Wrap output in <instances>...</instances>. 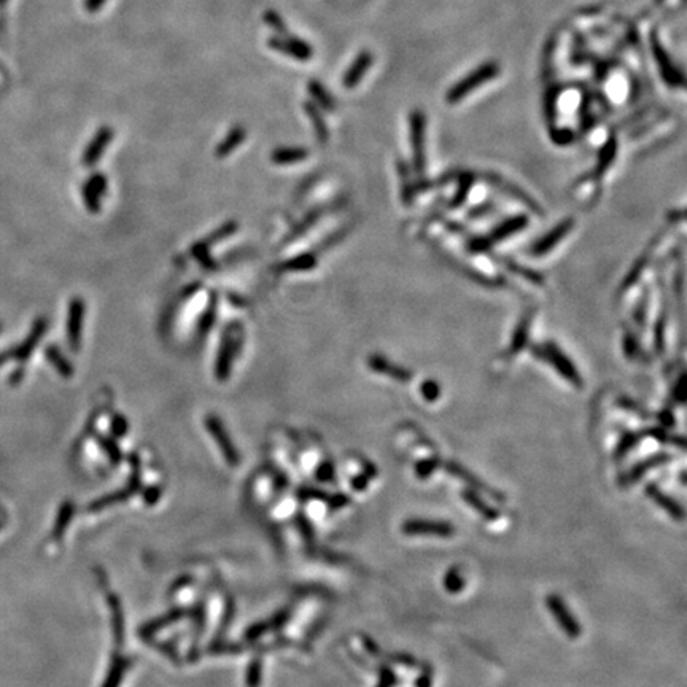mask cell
<instances>
[{
  "label": "cell",
  "mask_w": 687,
  "mask_h": 687,
  "mask_svg": "<svg viewBox=\"0 0 687 687\" xmlns=\"http://www.w3.org/2000/svg\"><path fill=\"white\" fill-rule=\"evenodd\" d=\"M245 135H247L245 128L234 126L226 134V137H224V139L221 140L220 145L217 147L215 154L218 156V158H224V156H228L231 152H233V150H236L243 140H245Z\"/></svg>",
  "instance_id": "18"
},
{
  "label": "cell",
  "mask_w": 687,
  "mask_h": 687,
  "mask_svg": "<svg viewBox=\"0 0 687 687\" xmlns=\"http://www.w3.org/2000/svg\"><path fill=\"white\" fill-rule=\"evenodd\" d=\"M309 156V152L305 148L301 147H280L276 148L271 154L272 162L280 166L286 164H295V162L304 161Z\"/></svg>",
  "instance_id": "17"
},
{
  "label": "cell",
  "mask_w": 687,
  "mask_h": 687,
  "mask_svg": "<svg viewBox=\"0 0 687 687\" xmlns=\"http://www.w3.org/2000/svg\"><path fill=\"white\" fill-rule=\"evenodd\" d=\"M317 265V258L312 253H304L299 255L296 258H291L286 261L284 265L285 271H293V272H301V271H310L314 269Z\"/></svg>",
  "instance_id": "25"
},
{
  "label": "cell",
  "mask_w": 687,
  "mask_h": 687,
  "mask_svg": "<svg viewBox=\"0 0 687 687\" xmlns=\"http://www.w3.org/2000/svg\"><path fill=\"white\" fill-rule=\"evenodd\" d=\"M574 226V220H565V221H561L560 224H557L551 233H547L541 237V239L535 243L533 248H532V253L533 256H542V255H546L547 252H551L552 248H555L559 245V243L565 239V237L568 236V233L573 229Z\"/></svg>",
  "instance_id": "9"
},
{
  "label": "cell",
  "mask_w": 687,
  "mask_h": 687,
  "mask_svg": "<svg viewBox=\"0 0 687 687\" xmlns=\"http://www.w3.org/2000/svg\"><path fill=\"white\" fill-rule=\"evenodd\" d=\"M641 438H645L643 433H627L622 436V439L619 441V446L616 449V458L619 460L624 455H627L632 449L638 444Z\"/></svg>",
  "instance_id": "29"
},
{
  "label": "cell",
  "mask_w": 687,
  "mask_h": 687,
  "mask_svg": "<svg viewBox=\"0 0 687 687\" xmlns=\"http://www.w3.org/2000/svg\"><path fill=\"white\" fill-rule=\"evenodd\" d=\"M670 460H671L670 454H655V455H652V457H648L643 461H640V463H636L635 466L630 468V471L624 474V478L621 479V484L622 485L633 484V482H636V480H640L643 476H645L648 471H651L652 468L665 465Z\"/></svg>",
  "instance_id": "11"
},
{
  "label": "cell",
  "mask_w": 687,
  "mask_h": 687,
  "mask_svg": "<svg viewBox=\"0 0 687 687\" xmlns=\"http://www.w3.org/2000/svg\"><path fill=\"white\" fill-rule=\"evenodd\" d=\"M541 357H545L546 361H549L555 370H557L561 376H564L568 382L573 384V385H576V387H583V380H580V376H579V372L576 371V367H574V365L571 363L570 360L566 358V355L559 351L557 347L554 346V344H546L545 348L540 352Z\"/></svg>",
  "instance_id": "5"
},
{
  "label": "cell",
  "mask_w": 687,
  "mask_h": 687,
  "mask_svg": "<svg viewBox=\"0 0 687 687\" xmlns=\"http://www.w3.org/2000/svg\"><path fill=\"white\" fill-rule=\"evenodd\" d=\"M47 328H48V322L45 320V318H39V320L34 323L32 329H30V334L28 337V341H24L20 347L13 348V351H8V352L0 355V365H4L5 361H8V360H20V361L28 360L29 355L32 353L35 346L43 337V334H45Z\"/></svg>",
  "instance_id": "6"
},
{
  "label": "cell",
  "mask_w": 687,
  "mask_h": 687,
  "mask_svg": "<svg viewBox=\"0 0 687 687\" xmlns=\"http://www.w3.org/2000/svg\"><path fill=\"white\" fill-rule=\"evenodd\" d=\"M444 468H446L449 474H452V476L461 479V480H463V482L473 485L474 489H478L479 492L487 493V495H490L492 498L498 499V501H504V498H503L501 493H499L498 490H493L492 487H489L485 482H482V480H480L479 478L474 476V474L471 471L465 470V468L461 466V465L454 463V461H447V463H444Z\"/></svg>",
  "instance_id": "12"
},
{
  "label": "cell",
  "mask_w": 687,
  "mask_h": 687,
  "mask_svg": "<svg viewBox=\"0 0 687 687\" xmlns=\"http://www.w3.org/2000/svg\"><path fill=\"white\" fill-rule=\"evenodd\" d=\"M461 498H463L465 503L470 504L480 517H484L485 521L493 522L499 519V512L495 508H492L489 503L484 501V498L479 497V493L476 490H471V489L463 490L461 492Z\"/></svg>",
  "instance_id": "16"
},
{
  "label": "cell",
  "mask_w": 687,
  "mask_h": 687,
  "mask_svg": "<svg viewBox=\"0 0 687 687\" xmlns=\"http://www.w3.org/2000/svg\"><path fill=\"white\" fill-rule=\"evenodd\" d=\"M304 110H305V114H308L312 124H314V130L318 137V140L324 143L328 139V129H327V123H324L323 116L320 114V110H318V107L314 102H305Z\"/></svg>",
  "instance_id": "21"
},
{
  "label": "cell",
  "mask_w": 687,
  "mask_h": 687,
  "mask_svg": "<svg viewBox=\"0 0 687 687\" xmlns=\"http://www.w3.org/2000/svg\"><path fill=\"white\" fill-rule=\"evenodd\" d=\"M83 318H85V303L81 298H73L71 305H68V318H67V341L72 351L77 352L81 342V331H83Z\"/></svg>",
  "instance_id": "7"
},
{
  "label": "cell",
  "mask_w": 687,
  "mask_h": 687,
  "mask_svg": "<svg viewBox=\"0 0 687 687\" xmlns=\"http://www.w3.org/2000/svg\"><path fill=\"white\" fill-rule=\"evenodd\" d=\"M530 322H532V317H525V320H523L519 324V328L516 329V334H514V337H512V346H511V352L512 353H517V352L521 351V348L525 347L527 337H528Z\"/></svg>",
  "instance_id": "27"
},
{
  "label": "cell",
  "mask_w": 687,
  "mask_h": 687,
  "mask_svg": "<svg viewBox=\"0 0 687 687\" xmlns=\"http://www.w3.org/2000/svg\"><path fill=\"white\" fill-rule=\"evenodd\" d=\"M422 393L427 401H436L439 398V387L432 382V380H427L422 387Z\"/></svg>",
  "instance_id": "33"
},
{
  "label": "cell",
  "mask_w": 687,
  "mask_h": 687,
  "mask_svg": "<svg viewBox=\"0 0 687 687\" xmlns=\"http://www.w3.org/2000/svg\"><path fill=\"white\" fill-rule=\"evenodd\" d=\"M45 353H47V360L54 366V370L58 371L61 376H64V377L72 376L73 367L71 365V361L62 357V353L58 347H54V346L48 347Z\"/></svg>",
  "instance_id": "23"
},
{
  "label": "cell",
  "mask_w": 687,
  "mask_h": 687,
  "mask_svg": "<svg viewBox=\"0 0 687 687\" xmlns=\"http://www.w3.org/2000/svg\"><path fill=\"white\" fill-rule=\"evenodd\" d=\"M401 530L408 536H438V538H451L455 533L452 523L430 519H409L403 523Z\"/></svg>",
  "instance_id": "2"
},
{
  "label": "cell",
  "mask_w": 687,
  "mask_h": 687,
  "mask_svg": "<svg viewBox=\"0 0 687 687\" xmlns=\"http://www.w3.org/2000/svg\"><path fill=\"white\" fill-rule=\"evenodd\" d=\"M81 195H83L86 209H88L91 214H97V212L101 210V196L97 195L96 190L90 185V182H86L83 185V193H81Z\"/></svg>",
  "instance_id": "30"
},
{
  "label": "cell",
  "mask_w": 687,
  "mask_h": 687,
  "mask_svg": "<svg viewBox=\"0 0 687 687\" xmlns=\"http://www.w3.org/2000/svg\"><path fill=\"white\" fill-rule=\"evenodd\" d=\"M236 355V342L228 331L224 333L221 339L220 351H218L217 363H215V376L220 380H226L231 376V366Z\"/></svg>",
  "instance_id": "10"
},
{
  "label": "cell",
  "mask_w": 687,
  "mask_h": 687,
  "mask_svg": "<svg viewBox=\"0 0 687 687\" xmlns=\"http://www.w3.org/2000/svg\"><path fill=\"white\" fill-rule=\"evenodd\" d=\"M525 224H527V218L525 217L511 218V220L504 221L501 224V226H498L495 231H493L490 241L492 242H498V241L508 239V237L514 236L516 233H519V231H522L523 228H525Z\"/></svg>",
  "instance_id": "19"
},
{
  "label": "cell",
  "mask_w": 687,
  "mask_h": 687,
  "mask_svg": "<svg viewBox=\"0 0 687 687\" xmlns=\"http://www.w3.org/2000/svg\"><path fill=\"white\" fill-rule=\"evenodd\" d=\"M7 2H8V0H0V8L5 7V4H7Z\"/></svg>",
  "instance_id": "35"
},
{
  "label": "cell",
  "mask_w": 687,
  "mask_h": 687,
  "mask_svg": "<svg viewBox=\"0 0 687 687\" xmlns=\"http://www.w3.org/2000/svg\"><path fill=\"white\" fill-rule=\"evenodd\" d=\"M646 493H648V497L652 499V501L660 506L662 509H664L668 516L673 517L674 521H678L681 522L684 519V509H683V506H681L676 499H673L671 497H668L665 492H662L659 489V485H655V484H649L646 487Z\"/></svg>",
  "instance_id": "14"
},
{
  "label": "cell",
  "mask_w": 687,
  "mask_h": 687,
  "mask_svg": "<svg viewBox=\"0 0 687 687\" xmlns=\"http://www.w3.org/2000/svg\"><path fill=\"white\" fill-rule=\"evenodd\" d=\"M444 589L449 593H458L465 589V578L457 568H451L444 578Z\"/></svg>",
  "instance_id": "28"
},
{
  "label": "cell",
  "mask_w": 687,
  "mask_h": 687,
  "mask_svg": "<svg viewBox=\"0 0 687 687\" xmlns=\"http://www.w3.org/2000/svg\"><path fill=\"white\" fill-rule=\"evenodd\" d=\"M412 150H414V164L418 172L425 167V120L422 114L412 115Z\"/></svg>",
  "instance_id": "13"
},
{
  "label": "cell",
  "mask_w": 687,
  "mask_h": 687,
  "mask_svg": "<svg viewBox=\"0 0 687 687\" xmlns=\"http://www.w3.org/2000/svg\"><path fill=\"white\" fill-rule=\"evenodd\" d=\"M439 465H441L439 458H428V460L418 461L415 465V476L418 479H428Z\"/></svg>",
  "instance_id": "31"
},
{
  "label": "cell",
  "mask_w": 687,
  "mask_h": 687,
  "mask_svg": "<svg viewBox=\"0 0 687 687\" xmlns=\"http://www.w3.org/2000/svg\"><path fill=\"white\" fill-rule=\"evenodd\" d=\"M263 20L265 23L269 26L274 32H276V35H286L288 34V29H286V23L285 20L282 18V15L279 13V11L276 10H266L265 11V15H263Z\"/></svg>",
  "instance_id": "26"
},
{
  "label": "cell",
  "mask_w": 687,
  "mask_h": 687,
  "mask_svg": "<svg viewBox=\"0 0 687 687\" xmlns=\"http://www.w3.org/2000/svg\"><path fill=\"white\" fill-rule=\"evenodd\" d=\"M105 4H107V0H85L83 7L88 13H96V11L101 10Z\"/></svg>",
  "instance_id": "34"
},
{
  "label": "cell",
  "mask_w": 687,
  "mask_h": 687,
  "mask_svg": "<svg viewBox=\"0 0 687 687\" xmlns=\"http://www.w3.org/2000/svg\"><path fill=\"white\" fill-rule=\"evenodd\" d=\"M546 604H547L549 611L552 613L554 619L557 621L560 628L566 633L568 638H573V640L579 638V635H580V632H583V630H580L578 619L570 613V609H568V607L565 604L564 600H561V597L549 595L546 598Z\"/></svg>",
  "instance_id": "4"
},
{
  "label": "cell",
  "mask_w": 687,
  "mask_h": 687,
  "mask_svg": "<svg viewBox=\"0 0 687 687\" xmlns=\"http://www.w3.org/2000/svg\"><path fill=\"white\" fill-rule=\"evenodd\" d=\"M372 64V54L370 51H361L355 61L352 62V66L348 67V71L346 72L342 78V83L346 88L352 90L357 86L361 78L365 77V73L367 72V68Z\"/></svg>",
  "instance_id": "15"
},
{
  "label": "cell",
  "mask_w": 687,
  "mask_h": 687,
  "mask_svg": "<svg viewBox=\"0 0 687 687\" xmlns=\"http://www.w3.org/2000/svg\"><path fill=\"white\" fill-rule=\"evenodd\" d=\"M370 365H371V367H372L374 371L382 372V374H385V376L395 377V379H399V380H409V377H411V374L408 371L401 370V367L393 366L391 363H389V361H387L382 357H372V358H370Z\"/></svg>",
  "instance_id": "22"
},
{
  "label": "cell",
  "mask_w": 687,
  "mask_h": 687,
  "mask_svg": "<svg viewBox=\"0 0 687 687\" xmlns=\"http://www.w3.org/2000/svg\"><path fill=\"white\" fill-rule=\"evenodd\" d=\"M207 427L210 430V433L214 434V438L220 442L221 444V449L226 454H229V457L231 458H234V452H233V447H231V442L228 439V436L226 433H224V430L221 427V423L220 420H218L217 417H209L207 418Z\"/></svg>",
  "instance_id": "24"
},
{
  "label": "cell",
  "mask_w": 687,
  "mask_h": 687,
  "mask_svg": "<svg viewBox=\"0 0 687 687\" xmlns=\"http://www.w3.org/2000/svg\"><path fill=\"white\" fill-rule=\"evenodd\" d=\"M111 139H114V129L110 126H102L97 130L96 135L92 137V140L88 143V147L85 148L83 153V164L86 167L95 166L96 162L101 159V156L104 154L105 150L110 145Z\"/></svg>",
  "instance_id": "8"
},
{
  "label": "cell",
  "mask_w": 687,
  "mask_h": 687,
  "mask_svg": "<svg viewBox=\"0 0 687 687\" xmlns=\"http://www.w3.org/2000/svg\"><path fill=\"white\" fill-rule=\"evenodd\" d=\"M614 156H616V143L611 142L604 147L602 154H600V161L597 164V174H603L607 171V169L611 166V162L614 161Z\"/></svg>",
  "instance_id": "32"
},
{
  "label": "cell",
  "mask_w": 687,
  "mask_h": 687,
  "mask_svg": "<svg viewBox=\"0 0 687 687\" xmlns=\"http://www.w3.org/2000/svg\"><path fill=\"white\" fill-rule=\"evenodd\" d=\"M308 90L310 92L312 99H314V104L317 105V107H322L324 110H334V107H336L334 97L329 95L327 88H324L320 81L310 80Z\"/></svg>",
  "instance_id": "20"
},
{
  "label": "cell",
  "mask_w": 687,
  "mask_h": 687,
  "mask_svg": "<svg viewBox=\"0 0 687 687\" xmlns=\"http://www.w3.org/2000/svg\"><path fill=\"white\" fill-rule=\"evenodd\" d=\"M267 45L272 48L274 51L282 53L285 56H290L293 59L298 61H309L314 56V49L309 45L308 42H304L299 39V37L293 35H274L267 40Z\"/></svg>",
  "instance_id": "3"
},
{
  "label": "cell",
  "mask_w": 687,
  "mask_h": 687,
  "mask_svg": "<svg viewBox=\"0 0 687 687\" xmlns=\"http://www.w3.org/2000/svg\"><path fill=\"white\" fill-rule=\"evenodd\" d=\"M498 71L499 68L495 62H489V64H484L479 68H476V71L468 75L466 78H463L461 81H458L457 85L452 86V90L449 91L447 95L449 104H457L458 101H461V99L470 95V92L479 88L480 85H485L487 81L495 78V75H498Z\"/></svg>",
  "instance_id": "1"
}]
</instances>
